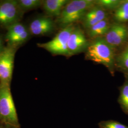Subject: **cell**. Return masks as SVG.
Here are the masks:
<instances>
[{
	"instance_id": "1",
	"label": "cell",
	"mask_w": 128,
	"mask_h": 128,
	"mask_svg": "<svg viewBox=\"0 0 128 128\" xmlns=\"http://www.w3.org/2000/svg\"><path fill=\"white\" fill-rule=\"evenodd\" d=\"M115 49L110 45L103 37L97 38L89 43L86 50V59L101 64L114 74L115 66Z\"/></svg>"
},
{
	"instance_id": "2",
	"label": "cell",
	"mask_w": 128,
	"mask_h": 128,
	"mask_svg": "<svg viewBox=\"0 0 128 128\" xmlns=\"http://www.w3.org/2000/svg\"><path fill=\"white\" fill-rule=\"evenodd\" d=\"M95 4L96 0H69L58 17V22L63 28L74 25L81 20L88 10Z\"/></svg>"
},
{
	"instance_id": "3",
	"label": "cell",
	"mask_w": 128,
	"mask_h": 128,
	"mask_svg": "<svg viewBox=\"0 0 128 128\" xmlns=\"http://www.w3.org/2000/svg\"><path fill=\"white\" fill-rule=\"evenodd\" d=\"M0 124L20 127L9 85L0 84Z\"/></svg>"
},
{
	"instance_id": "4",
	"label": "cell",
	"mask_w": 128,
	"mask_h": 128,
	"mask_svg": "<svg viewBox=\"0 0 128 128\" xmlns=\"http://www.w3.org/2000/svg\"><path fill=\"white\" fill-rule=\"evenodd\" d=\"M74 27V25H70L63 28L50 41L46 43H38L37 45L53 55L69 56L68 41Z\"/></svg>"
},
{
	"instance_id": "5",
	"label": "cell",
	"mask_w": 128,
	"mask_h": 128,
	"mask_svg": "<svg viewBox=\"0 0 128 128\" xmlns=\"http://www.w3.org/2000/svg\"><path fill=\"white\" fill-rule=\"evenodd\" d=\"M15 49L7 48L0 53V84L9 85L12 81L14 61L15 57Z\"/></svg>"
},
{
	"instance_id": "6",
	"label": "cell",
	"mask_w": 128,
	"mask_h": 128,
	"mask_svg": "<svg viewBox=\"0 0 128 128\" xmlns=\"http://www.w3.org/2000/svg\"><path fill=\"white\" fill-rule=\"evenodd\" d=\"M110 45L116 49L122 46L128 38L127 27L124 23L111 24L110 28L103 37Z\"/></svg>"
},
{
	"instance_id": "7",
	"label": "cell",
	"mask_w": 128,
	"mask_h": 128,
	"mask_svg": "<svg viewBox=\"0 0 128 128\" xmlns=\"http://www.w3.org/2000/svg\"><path fill=\"white\" fill-rule=\"evenodd\" d=\"M20 9L18 2L15 0H5L0 3V24L9 26L16 23Z\"/></svg>"
},
{
	"instance_id": "8",
	"label": "cell",
	"mask_w": 128,
	"mask_h": 128,
	"mask_svg": "<svg viewBox=\"0 0 128 128\" xmlns=\"http://www.w3.org/2000/svg\"><path fill=\"white\" fill-rule=\"evenodd\" d=\"M89 43L82 30L80 28L75 26L68 41L69 56L86 51Z\"/></svg>"
},
{
	"instance_id": "9",
	"label": "cell",
	"mask_w": 128,
	"mask_h": 128,
	"mask_svg": "<svg viewBox=\"0 0 128 128\" xmlns=\"http://www.w3.org/2000/svg\"><path fill=\"white\" fill-rule=\"evenodd\" d=\"M107 18L108 17L107 11L95 4L88 10L81 21L84 27L87 30Z\"/></svg>"
},
{
	"instance_id": "10",
	"label": "cell",
	"mask_w": 128,
	"mask_h": 128,
	"mask_svg": "<svg viewBox=\"0 0 128 128\" xmlns=\"http://www.w3.org/2000/svg\"><path fill=\"white\" fill-rule=\"evenodd\" d=\"M54 29V24L50 18L40 17L34 20L30 25V30L33 35H45Z\"/></svg>"
},
{
	"instance_id": "11",
	"label": "cell",
	"mask_w": 128,
	"mask_h": 128,
	"mask_svg": "<svg viewBox=\"0 0 128 128\" xmlns=\"http://www.w3.org/2000/svg\"><path fill=\"white\" fill-rule=\"evenodd\" d=\"M69 2L68 0H46L43 2V6L48 15L58 18Z\"/></svg>"
},
{
	"instance_id": "12",
	"label": "cell",
	"mask_w": 128,
	"mask_h": 128,
	"mask_svg": "<svg viewBox=\"0 0 128 128\" xmlns=\"http://www.w3.org/2000/svg\"><path fill=\"white\" fill-rule=\"evenodd\" d=\"M110 25L108 18H105L87 29V34L89 37L94 40L104 37Z\"/></svg>"
},
{
	"instance_id": "13",
	"label": "cell",
	"mask_w": 128,
	"mask_h": 128,
	"mask_svg": "<svg viewBox=\"0 0 128 128\" xmlns=\"http://www.w3.org/2000/svg\"><path fill=\"white\" fill-rule=\"evenodd\" d=\"M119 89L118 103L122 111L126 114L128 115V77L126 78L124 84Z\"/></svg>"
},
{
	"instance_id": "14",
	"label": "cell",
	"mask_w": 128,
	"mask_h": 128,
	"mask_svg": "<svg viewBox=\"0 0 128 128\" xmlns=\"http://www.w3.org/2000/svg\"><path fill=\"white\" fill-rule=\"evenodd\" d=\"M114 18L117 22L124 23L128 21V0L124 1L115 10Z\"/></svg>"
},
{
	"instance_id": "15",
	"label": "cell",
	"mask_w": 128,
	"mask_h": 128,
	"mask_svg": "<svg viewBox=\"0 0 128 128\" xmlns=\"http://www.w3.org/2000/svg\"><path fill=\"white\" fill-rule=\"evenodd\" d=\"M115 66L122 71L128 73V45L116 56Z\"/></svg>"
},
{
	"instance_id": "16",
	"label": "cell",
	"mask_w": 128,
	"mask_h": 128,
	"mask_svg": "<svg viewBox=\"0 0 128 128\" xmlns=\"http://www.w3.org/2000/svg\"><path fill=\"white\" fill-rule=\"evenodd\" d=\"M27 30V28L22 24L17 22L14 23L9 26L6 35V39L9 42L14 38Z\"/></svg>"
},
{
	"instance_id": "17",
	"label": "cell",
	"mask_w": 128,
	"mask_h": 128,
	"mask_svg": "<svg viewBox=\"0 0 128 128\" xmlns=\"http://www.w3.org/2000/svg\"><path fill=\"white\" fill-rule=\"evenodd\" d=\"M122 2V0H96V4L107 11V10H115Z\"/></svg>"
},
{
	"instance_id": "18",
	"label": "cell",
	"mask_w": 128,
	"mask_h": 128,
	"mask_svg": "<svg viewBox=\"0 0 128 128\" xmlns=\"http://www.w3.org/2000/svg\"><path fill=\"white\" fill-rule=\"evenodd\" d=\"M21 9L31 10L38 7L42 1L40 0H20L17 1Z\"/></svg>"
},
{
	"instance_id": "19",
	"label": "cell",
	"mask_w": 128,
	"mask_h": 128,
	"mask_svg": "<svg viewBox=\"0 0 128 128\" xmlns=\"http://www.w3.org/2000/svg\"><path fill=\"white\" fill-rule=\"evenodd\" d=\"M99 128H128V126L114 120H102L98 124Z\"/></svg>"
},
{
	"instance_id": "20",
	"label": "cell",
	"mask_w": 128,
	"mask_h": 128,
	"mask_svg": "<svg viewBox=\"0 0 128 128\" xmlns=\"http://www.w3.org/2000/svg\"><path fill=\"white\" fill-rule=\"evenodd\" d=\"M29 37V33L27 30L20 34L16 37L10 41L9 43L12 45H18L26 41Z\"/></svg>"
},
{
	"instance_id": "21",
	"label": "cell",
	"mask_w": 128,
	"mask_h": 128,
	"mask_svg": "<svg viewBox=\"0 0 128 128\" xmlns=\"http://www.w3.org/2000/svg\"><path fill=\"white\" fill-rule=\"evenodd\" d=\"M0 128H20V127H15L13 126H10L9 125L4 124H0Z\"/></svg>"
},
{
	"instance_id": "22",
	"label": "cell",
	"mask_w": 128,
	"mask_h": 128,
	"mask_svg": "<svg viewBox=\"0 0 128 128\" xmlns=\"http://www.w3.org/2000/svg\"><path fill=\"white\" fill-rule=\"evenodd\" d=\"M2 40L0 38V53H1V52L2 51Z\"/></svg>"
},
{
	"instance_id": "23",
	"label": "cell",
	"mask_w": 128,
	"mask_h": 128,
	"mask_svg": "<svg viewBox=\"0 0 128 128\" xmlns=\"http://www.w3.org/2000/svg\"><path fill=\"white\" fill-rule=\"evenodd\" d=\"M127 28H128V26L127 27Z\"/></svg>"
}]
</instances>
